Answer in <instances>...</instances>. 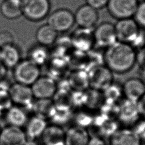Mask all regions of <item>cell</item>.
<instances>
[{"label":"cell","mask_w":145,"mask_h":145,"mask_svg":"<svg viewBox=\"0 0 145 145\" xmlns=\"http://www.w3.org/2000/svg\"><path fill=\"white\" fill-rule=\"evenodd\" d=\"M136 53L129 44L117 41L105 49V65L113 72H127L136 63Z\"/></svg>","instance_id":"obj_1"},{"label":"cell","mask_w":145,"mask_h":145,"mask_svg":"<svg viewBox=\"0 0 145 145\" xmlns=\"http://www.w3.org/2000/svg\"><path fill=\"white\" fill-rule=\"evenodd\" d=\"M121 125L117 120L108 118L98 111L95 112L93 123L88 129L91 136L109 139L120 128Z\"/></svg>","instance_id":"obj_2"},{"label":"cell","mask_w":145,"mask_h":145,"mask_svg":"<svg viewBox=\"0 0 145 145\" xmlns=\"http://www.w3.org/2000/svg\"><path fill=\"white\" fill-rule=\"evenodd\" d=\"M14 69V77L18 83L30 86L40 76V67L29 59L20 61Z\"/></svg>","instance_id":"obj_3"},{"label":"cell","mask_w":145,"mask_h":145,"mask_svg":"<svg viewBox=\"0 0 145 145\" xmlns=\"http://www.w3.org/2000/svg\"><path fill=\"white\" fill-rule=\"evenodd\" d=\"M22 15L33 22L41 20L49 14L50 10L49 0H22Z\"/></svg>","instance_id":"obj_4"},{"label":"cell","mask_w":145,"mask_h":145,"mask_svg":"<svg viewBox=\"0 0 145 145\" xmlns=\"http://www.w3.org/2000/svg\"><path fill=\"white\" fill-rule=\"evenodd\" d=\"M140 118L137 103L125 98L118 103L117 120L123 127H132Z\"/></svg>","instance_id":"obj_5"},{"label":"cell","mask_w":145,"mask_h":145,"mask_svg":"<svg viewBox=\"0 0 145 145\" xmlns=\"http://www.w3.org/2000/svg\"><path fill=\"white\" fill-rule=\"evenodd\" d=\"M8 95L12 103L25 110H32L34 97L30 86L18 83L12 84L10 85Z\"/></svg>","instance_id":"obj_6"},{"label":"cell","mask_w":145,"mask_h":145,"mask_svg":"<svg viewBox=\"0 0 145 145\" xmlns=\"http://www.w3.org/2000/svg\"><path fill=\"white\" fill-rule=\"evenodd\" d=\"M138 4V0H109L106 7L112 16L121 20L132 18Z\"/></svg>","instance_id":"obj_7"},{"label":"cell","mask_w":145,"mask_h":145,"mask_svg":"<svg viewBox=\"0 0 145 145\" xmlns=\"http://www.w3.org/2000/svg\"><path fill=\"white\" fill-rule=\"evenodd\" d=\"M88 74L89 87L101 91L114 81L113 72L105 65L91 68Z\"/></svg>","instance_id":"obj_8"},{"label":"cell","mask_w":145,"mask_h":145,"mask_svg":"<svg viewBox=\"0 0 145 145\" xmlns=\"http://www.w3.org/2000/svg\"><path fill=\"white\" fill-rule=\"evenodd\" d=\"M75 23L74 14L67 8L57 9L48 17V23L57 33H64L70 30Z\"/></svg>","instance_id":"obj_9"},{"label":"cell","mask_w":145,"mask_h":145,"mask_svg":"<svg viewBox=\"0 0 145 145\" xmlns=\"http://www.w3.org/2000/svg\"><path fill=\"white\" fill-rule=\"evenodd\" d=\"M95 45L106 49L117 41L114 25L105 22L98 25L93 30Z\"/></svg>","instance_id":"obj_10"},{"label":"cell","mask_w":145,"mask_h":145,"mask_svg":"<svg viewBox=\"0 0 145 145\" xmlns=\"http://www.w3.org/2000/svg\"><path fill=\"white\" fill-rule=\"evenodd\" d=\"M74 49L87 52L95 46L93 30L78 27L70 36Z\"/></svg>","instance_id":"obj_11"},{"label":"cell","mask_w":145,"mask_h":145,"mask_svg":"<svg viewBox=\"0 0 145 145\" xmlns=\"http://www.w3.org/2000/svg\"><path fill=\"white\" fill-rule=\"evenodd\" d=\"M114 27L117 41L127 44L135 38L140 29L133 18L118 20Z\"/></svg>","instance_id":"obj_12"},{"label":"cell","mask_w":145,"mask_h":145,"mask_svg":"<svg viewBox=\"0 0 145 145\" xmlns=\"http://www.w3.org/2000/svg\"><path fill=\"white\" fill-rule=\"evenodd\" d=\"M31 88L34 98L52 99L56 91V82L47 75L40 76Z\"/></svg>","instance_id":"obj_13"},{"label":"cell","mask_w":145,"mask_h":145,"mask_svg":"<svg viewBox=\"0 0 145 145\" xmlns=\"http://www.w3.org/2000/svg\"><path fill=\"white\" fill-rule=\"evenodd\" d=\"M74 15L75 23L82 28L92 29L99 19L97 10L87 4L79 7Z\"/></svg>","instance_id":"obj_14"},{"label":"cell","mask_w":145,"mask_h":145,"mask_svg":"<svg viewBox=\"0 0 145 145\" xmlns=\"http://www.w3.org/2000/svg\"><path fill=\"white\" fill-rule=\"evenodd\" d=\"M27 141L25 132L20 127L8 125L1 130V145H26Z\"/></svg>","instance_id":"obj_15"},{"label":"cell","mask_w":145,"mask_h":145,"mask_svg":"<svg viewBox=\"0 0 145 145\" xmlns=\"http://www.w3.org/2000/svg\"><path fill=\"white\" fill-rule=\"evenodd\" d=\"M122 86L123 97L125 99L137 102L145 93V83L141 78H129Z\"/></svg>","instance_id":"obj_16"},{"label":"cell","mask_w":145,"mask_h":145,"mask_svg":"<svg viewBox=\"0 0 145 145\" xmlns=\"http://www.w3.org/2000/svg\"><path fill=\"white\" fill-rule=\"evenodd\" d=\"M108 145H141V140L130 127H120L109 139Z\"/></svg>","instance_id":"obj_17"},{"label":"cell","mask_w":145,"mask_h":145,"mask_svg":"<svg viewBox=\"0 0 145 145\" xmlns=\"http://www.w3.org/2000/svg\"><path fill=\"white\" fill-rule=\"evenodd\" d=\"M47 65V74L56 82L66 77L70 70L66 58L50 57Z\"/></svg>","instance_id":"obj_18"},{"label":"cell","mask_w":145,"mask_h":145,"mask_svg":"<svg viewBox=\"0 0 145 145\" xmlns=\"http://www.w3.org/2000/svg\"><path fill=\"white\" fill-rule=\"evenodd\" d=\"M40 138L42 145H65V130L50 124L47 126Z\"/></svg>","instance_id":"obj_19"},{"label":"cell","mask_w":145,"mask_h":145,"mask_svg":"<svg viewBox=\"0 0 145 145\" xmlns=\"http://www.w3.org/2000/svg\"><path fill=\"white\" fill-rule=\"evenodd\" d=\"M88 130L71 125L65 131V145H87L90 138Z\"/></svg>","instance_id":"obj_20"},{"label":"cell","mask_w":145,"mask_h":145,"mask_svg":"<svg viewBox=\"0 0 145 145\" xmlns=\"http://www.w3.org/2000/svg\"><path fill=\"white\" fill-rule=\"evenodd\" d=\"M66 78L71 91H86L89 88L88 71L84 70H70Z\"/></svg>","instance_id":"obj_21"},{"label":"cell","mask_w":145,"mask_h":145,"mask_svg":"<svg viewBox=\"0 0 145 145\" xmlns=\"http://www.w3.org/2000/svg\"><path fill=\"white\" fill-rule=\"evenodd\" d=\"M47 126L46 120L36 116L31 117L25 125L24 132L27 139L34 140L40 138Z\"/></svg>","instance_id":"obj_22"},{"label":"cell","mask_w":145,"mask_h":145,"mask_svg":"<svg viewBox=\"0 0 145 145\" xmlns=\"http://www.w3.org/2000/svg\"><path fill=\"white\" fill-rule=\"evenodd\" d=\"M4 116L8 125L20 128L25 125L28 120L25 110L17 105H11Z\"/></svg>","instance_id":"obj_23"},{"label":"cell","mask_w":145,"mask_h":145,"mask_svg":"<svg viewBox=\"0 0 145 145\" xmlns=\"http://www.w3.org/2000/svg\"><path fill=\"white\" fill-rule=\"evenodd\" d=\"M73 49L70 36H58L50 50V57L66 58Z\"/></svg>","instance_id":"obj_24"},{"label":"cell","mask_w":145,"mask_h":145,"mask_svg":"<svg viewBox=\"0 0 145 145\" xmlns=\"http://www.w3.org/2000/svg\"><path fill=\"white\" fill-rule=\"evenodd\" d=\"M0 61L7 68H14L20 61L19 50L15 44L1 47Z\"/></svg>","instance_id":"obj_25"},{"label":"cell","mask_w":145,"mask_h":145,"mask_svg":"<svg viewBox=\"0 0 145 145\" xmlns=\"http://www.w3.org/2000/svg\"><path fill=\"white\" fill-rule=\"evenodd\" d=\"M56 108L52 99H37L34 101L32 110L35 116L45 120H49L53 116Z\"/></svg>","instance_id":"obj_26"},{"label":"cell","mask_w":145,"mask_h":145,"mask_svg":"<svg viewBox=\"0 0 145 145\" xmlns=\"http://www.w3.org/2000/svg\"><path fill=\"white\" fill-rule=\"evenodd\" d=\"M67 60L70 70L89 69V62L87 52L72 49L67 57Z\"/></svg>","instance_id":"obj_27"},{"label":"cell","mask_w":145,"mask_h":145,"mask_svg":"<svg viewBox=\"0 0 145 145\" xmlns=\"http://www.w3.org/2000/svg\"><path fill=\"white\" fill-rule=\"evenodd\" d=\"M95 112L86 108L74 109L72 125L88 130L92 126Z\"/></svg>","instance_id":"obj_28"},{"label":"cell","mask_w":145,"mask_h":145,"mask_svg":"<svg viewBox=\"0 0 145 145\" xmlns=\"http://www.w3.org/2000/svg\"><path fill=\"white\" fill-rule=\"evenodd\" d=\"M57 37L58 33L47 23L40 26L36 33V39L38 43L46 47L52 45Z\"/></svg>","instance_id":"obj_29"},{"label":"cell","mask_w":145,"mask_h":145,"mask_svg":"<svg viewBox=\"0 0 145 145\" xmlns=\"http://www.w3.org/2000/svg\"><path fill=\"white\" fill-rule=\"evenodd\" d=\"M2 15L8 19H15L22 15V1L18 0H4L0 6Z\"/></svg>","instance_id":"obj_30"},{"label":"cell","mask_w":145,"mask_h":145,"mask_svg":"<svg viewBox=\"0 0 145 145\" xmlns=\"http://www.w3.org/2000/svg\"><path fill=\"white\" fill-rule=\"evenodd\" d=\"M85 91L86 97L84 108L92 112L98 111L105 101L103 92L91 87Z\"/></svg>","instance_id":"obj_31"},{"label":"cell","mask_w":145,"mask_h":145,"mask_svg":"<svg viewBox=\"0 0 145 145\" xmlns=\"http://www.w3.org/2000/svg\"><path fill=\"white\" fill-rule=\"evenodd\" d=\"M50 57V50L48 48L39 44L31 49L28 59L40 67L46 65Z\"/></svg>","instance_id":"obj_32"},{"label":"cell","mask_w":145,"mask_h":145,"mask_svg":"<svg viewBox=\"0 0 145 145\" xmlns=\"http://www.w3.org/2000/svg\"><path fill=\"white\" fill-rule=\"evenodd\" d=\"M102 92L106 101L118 103L123 98L122 83L114 80Z\"/></svg>","instance_id":"obj_33"},{"label":"cell","mask_w":145,"mask_h":145,"mask_svg":"<svg viewBox=\"0 0 145 145\" xmlns=\"http://www.w3.org/2000/svg\"><path fill=\"white\" fill-rule=\"evenodd\" d=\"M74 109L56 110L49 121L51 124L60 126L62 128L72 123Z\"/></svg>","instance_id":"obj_34"},{"label":"cell","mask_w":145,"mask_h":145,"mask_svg":"<svg viewBox=\"0 0 145 145\" xmlns=\"http://www.w3.org/2000/svg\"><path fill=\"white\" fill-rule=\"evenodd\" d=\"M71 91H56L52 99L56 109L61 110L73 109L71 103Z\"/></svg>","instance_id":"obj_35"},{"label":"cell","mask_w":145,"mask_h":145,"mask_svg":"<svg viewBox=\"0 0 145 145\" xmlns=\"http://www.w3.org/2000/svg\"><path fill=\"white\" fill-rule=\"evenodd\" d=\"M105 49L95 45L87 52L89 69L95 66L105 65Z\"/></svg>","instance_id":"obj_36"},{"label":"cell","mask_w":145,"mask_h":145,"mask_svg":"<svg viewBox=\"0 0 145 145\" xmlns=\"http://www.w3.org/2000/svg\"><path fill=\"white\" fill-rule=\"evenodd\" d=\"M118 110V103H112L104 101L98 112L108 118L116 119Z\"/></svg>","instance_id":"obj_37"},{"label":"cell","mask_w":145,"mask_h":145,"mask_svg":"<svg viewBox=\"0 0 145 145\" xmlns=\"http://www.w3.org/2000/svg\"><path fill=\"white\" fill-rule=\"evenodd\" d=\"M86 91H71V103L73 109H80L85 107Z\"/></svg>","instance_id":"obj_38"},{"label":"cell","mask_w":145,"mask_h":145,"mask_svg":"<svg viewBox=\"0 0 145 145\" xmlns=\"http://www.w3.org/2000/svg\"><path fill=\"white\" fill-rule=\"evenodd\" d=\"M133 17L139 27L145 29V1L139 3Z\"/></svg>","instance_id":"obj_39"},{"label":"cell","mask_w":145,"mask_h":145,"mask_svg":"<svg viewBox=\"0 0 145 145\" xmlns=\"http://www.w3.org/2000/svg\"><path fill=\"white\" fill-rule=\"evenodd\" d=\"M131 128L141 141H145V118H140Z\"/></svg>","instance_id":"obj_40"},{"label":"cell","mask_w":145,"mask_h":145,"mask_svg":"<svg viewBox=\"0 0 145 145\" xmlns=\"http://www.w3.org/2000/svg\"><path fill=\"white\" fill-rule=\"evenodd\" d=\"M129 44L136 51L145 48V32L140 29L135 38Z\"/></svg>","instance_id":"obj_41"},{"label":"cell","mask_w":145,"mask_h":145,"mask_svg":"<svg viewBox=\"0 0 145 145\" xmlns=\"http://www.w3.org/2000/svg\"><path fill=\"white\" fill-rule=\"evenodd\" d=\"M14 44V37L11 32L8 31L0 32V46Z\"/></svg>","instance_id":"obj_42"},{"label":"cell","mask_w":145,"mask_h":145,"mask_svg":"<svg viewBox=\"0 0 145 145\" xmlns=\"http://www.w3.org/2000/svg\"><path fill=\"white\" fill-rule=\"evenodd\" d=\"M56 91H71V89L69 82L66 77L63 78L56 81Z\"/></svg>","instance_id":"obj_43"},{"label":"cell","mask_w":145,"mask_h":145,"mask_svg":"<svg viewBox=\"0 0 145 145\" xmlns=\"http://www.w3.org/2000/svg\"><path fill=\"white\" fill-rule=\"evenodd\" d=\"M86 4L97 10L106 6L109 0H86Z\"/></svg>","instance_id":"obj_44"},{"label":"cell","mask_w":145,"mask_h":145,"mask_svg":"<svg viewBox=\"0 0 145 145\" xmlns=\"http://www.w3.org/2000/svg\"><path fill=\"white\" fill-rule=\"evenodd\" d=\"M136 63L140 67L145 66V48L137 50Z\"/></svg>","instance_id":"obj_45"},{"label":"cell","mask_w":145,"mask_h":145,"mask_svg":"<svg viewBox=\"0 0 145 145\" xmlns=\"http://www.w3.org/2000/svg\"><path fill=\"white\" fill-rule=\"evenodd\" d=\"M10 85L4 79L0 80V98L9 96L8 92Z\"/></svg>","instance_id":"obj_46"},{"label":"cell","mask_w":145,"mask_h":145,"mask_svg":"<svg viewBox=\"0 0 145 145\" xmlns=\"http://www.w3.org/2000/svg\"><path fill=\"white\" fill-rule=\"evenodd\" d=\"M137 103L140 118H145V93Z\"/></svg>","instance_id":"obj_47"},{"label":"cell","mask_w":145,"mask_h":145,"mask_svg":"<svg viewBox=\"0 0 145 145\" xmlns=\"http://www.w3.org/2000/svg\"><path fill=\"white\" fill-rule=\"evenodd\" d=\"M87 145H108L104 139L96 136H91Z\"/></svg>","instance_id":"obj_48"},{"label":"cell","mask_w":145,"mask_h":145,"mask_svg":"<svg viewBox=\"0 0 145 145\" xmlns=\"http://www.w3.org/2000/svg\"><path fill=\"white\" fill-rule=\"evenodd\" d=\"M7 72V68L0 61V80L4 79Z\"/></svg>","instance_id":"obj_49"},{"label":"cell","mask_w":145,"mask_h":145,"mask_svg":"<svg viewBox=\"0 0 145 145\" xmlns=\"http://www.w3.org/2000/svg\"><path fill=\"white\" fill-rule=\"evenodd\" d=\"M139 70H140V74L141 76V79L145 83V66L140 67Z\"/></svg>","instance_id":"obj_50"},{"label":"cell","mask_w":145,"mask_h":145,"mask_svg":"<svg viewBox=\"0 0 145 145\" xmlns=\"http://www.w3.org/2000/svg\"><path fill=\"white\" fill-rule=\"evenodd\" d=\"M1 130H2V129H1V126H0V133H1Z\"/></svg>","instance_id":"obj_51"},{"label":"cell","mask_w":145,"mask_h":145,"mask_svg":"<svg viewBox=\"0 0 145 145\" xmlns=\"http://www.w3.org/2000/svg\"><path fill=\"white\" fill-rule=\"evenodd\" d=\"M143 145H145V141H144V143L143 144Z\"/></svg>","instance_id":"obj_52"},{"label":"cell","mask_w":145,"mask_h":145,"mask_svg":"<svg viewBox=\"0 0 145 145\" xmlns=\"http://www.w3.org/2000/svg\"><path fill=\"white\" fill-rule=\"evenodd\" d=\"M1 47L0 46V51H1Z\"/></svg>","instance_id":"obj_53"},{"label":"cell","mask_w":145,"mask_h":145,"mask_svg":"<svg viewBox=\"0 0 145 145\" xmlns=\"http://www.w3.org/2000/svg\"><path fill=\"white\" fill-rule=\"evenodd\" d=\"M18 1H22V0H18Z\"/></svg>","instance_id":"obj_54"},{"label":"cell","mask_w":145,"mask_h":145,"mask_svg":"<svg viewBox=\"0 0 145 145\" xmlns=\"http://www.w3.org/2000/svg\"><path fill=\"white\" fill-rule=\"evenodd\" d=\"M0 145H1V144H0Z\"/></svg>","instance_id":"obj_55"},{"label":"cell","mask_w":145,"mask_h":145,"mask_svg":"<svg viewBox=\"0 0 145 145\" xmlns=\"http://www.w3.org/2000/svg\"><path fill=\"white\" fill-rule=\"evenodd\" d=\"M144 1H145V0H144Z\"/></svg>","instance_id":"obj_56"}]
</instances>
